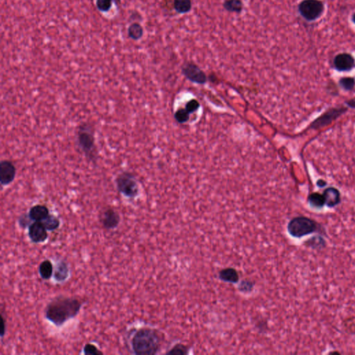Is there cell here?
Returning <instances> with one entry per match:
<instances>
[{
	"label": "cell",
	"instance_id": "d6986e66",
	"mask_svg": "<svg viewBox=\"0 0 355 355\" xmlns=\"http://www.w3.org/2000/svg\"><path fill=\"white\" fill-rule=\"evenodd\" d=\"M219 278L224 282L237 283L240 280V275L235 269L226 268L219 272Z\"/></svg>",
	"mask_w": 355,
	"mask_h": 355
},
{
	"label": "cell",
	"instance_id": "5bb4252c",
	"mask_svg": "<svg viewBox=\"0 0 355 355\" xmlns=\"http://www.w3.org/2000/svg\"><path fill=\"white\" fill-rule=\"evenodd\" d=\"M324 194L326 205L328 208H332L339 204L341 201V193L335 188L329 187L324 190Z\"/></svg>",
	"mask_w": 355,
	"mask_h": 355
},
{
	"label": "cell",
	"instance_id": "4dcf8cb0",
	"mask_svg": "<svg viewBox=\"0 0 355 355\" xmlns=\"http://www.w3.org/2000/svg\"><path fill=\"white\" fill-rule=\"evenodd\" d=\"M1 339H3V338H4V336H5V334H6V320H5L4 316L1 315Z\"/></svg>",
	"mask_w": 355,
	"mask_h": 355
},
{
	"label": "cell",
	"instance_id": "603a6c76",
	"mask_svg": "<svg viewBox=\"0 0 355 355\" xmlns=\"http://www.w3.org/2000/svg\"><path fill=\"white\" fill-rule=\"evenodd\" d=\"M307 246L309 248L322 249L326 246V241L321 236H314L308 240Z\"/></svg>",
	"mask_w": 355,
	"mask_h": 355
},
{
	"label": "cell",
	"instance_id": "d4e9b609",
	"mask_svg": "<svg viewBox=\"0 0 355 355\" xmlns=\"http://www.w3.org/2000/svg\"><path fill=\"white\" fill-rule=\"evenodd\" d=\"M113 0H97L96 5L99 11L102 12H108L112 7Z\"/></svg>",
	"mask_w": 355,
	"mask_h": 355
},
{
	"label": "cell",
	"instance_id": "836d02e7",
	"mask_svg": "<svg viewBox=\"0 0 355 355\" xmlns=\"http://www.w3.org/2000/svg\"><path fill=\"white\" fill-rule=\"evenodd\" d=\"M351 21L353 22V24L355 25V12L352 15Z\"/></svg>",
	"mask_w": 355,
	"mask_h": 355
},
{
	"label": "cell",
	"instance_id": "6da1fadb",
	"mask_svg": "<svg viewBox=\"0 0 355 355\" xmlns=\"http://www.w3.org/2000/svg\"><path fill=\"white\" fill-rule=\"evenodd\" d=\"M83 302L77 298L59 296L50 301L45 309V319L56 327L78 315Z\"/></svg>",
	"mask_w": 355,
	"mask_h": 355
},
{
	"label": "cell",
	"instance_id": "ba28073f",
	"mask_svg": "<svg viewBox=\"0 0 355 355\" xmlns=\"http://www.w3.org/2000/svg\"><path fill=\"white\" fill-rule=\"evenodd\" d=\"M17 169L12 161L2 160L0 163V183L1 186H8L15 181Z\"/></svg>",
	"mask_w": 355,
	"mask_h": 355
},
{
	"label": "cell",
	"instance_id": "8fae6325",
	"mask_svg": "<svg viewBox=\"0 0 355 355\" xmlns=\"http://www.w3.org/2000/svg\"><path fill=\"white\" fill-rule=\"evenodd\" d=\"M333 65L337 71L351 72L355 68V58L351 54L343 52L334 57Z\"/></svg>",
	"mask_w": 355,
	"mask_h": 355
},
{
	"label": "cell",
	"instance_id": "44dd1931",
	"mask_svg": "<svg viewBox=\"0 0 355 355\" xmlns=\"http://www.w3.org/2000/svg\"><path fill=\"white\" fill-rule=\"evenodd\" d=\"M128 35L131 39L138 40L142 38L144 35V28L139 23H133L128 28Z\"/></svg>",
	"mask_w": 355,
	"mask_h": 355
},
{
	"label": "cell",
	"instance_id": "ffe728a7",
	"mask_svg": "<svg viewBox=\"0 0 355 355\" xmlns=\"http://www.w3.org/2000/svg\"><path fill=\"white\" fill-rule=\"evenodd\" d=\"M308 202L310 206L316 209H321L326 205V199L324 194L318 192L311 193L308 197Z\"/></svg>",
	"mask_w": 355,
	"mask_h": 355
},
{
	"label": "cell",
	"instance_id": "e575fe53",
	"mask_svg": "<svg viewBox=\"0 0 355 355\" xmlns=\"http://www.w3.org/2000/svg\"><path fill=\"white\" fill-rule=\"evenodd\" d=\"M114 1H119V0H114Z\"/></svg>",
	"mask_w": 355,
	"mask_h": 355
},
{
	"label": "cell",
	"instance_id": "4fadbf2b",
	"mask_svg": "<svg viewBox=\"0 0 355 355\" xmlns=\"http://www.w3.org/2000/svg\"><path fill=\"white\" fill-rule=\"evenodd\" d=\"M70 274V267L67 262L64 260H60L55 265L53 277L55 282L62 283L68 279Z\"/></svg>",
	"mask_w": 355,
	"mask_h": 355
},
{
	"label": "cell",
	"instance_id": "2e32d148",
	"mask_svg": "<svg viewBox=\"0 0 355 355\" xmlns=\"http://www.w3.org/2000/svg\"><path fill=\"white\" fill-rule=\"evenodd\" d=\"M222 6L228 12L236 14H241L245 9L243 0H224Z\"/></svg>",
	"mask_w": 355,
	"mask_h": 355
},
{
	"label": "cell",
	"instance_id": "4316f807",
	"mask_svg": "<svg viewBox=\"0 0 355 355\" xmlns=\"http://www.w3.org/2000/svg\"><path fill=\"white\" fill-rule=\"evenodd\" d=\"M84 355H102L104 353L102 351H99L98 348L95 345L92 343H87L83 348Z\"/></svg>",
	"mask_w": 355,
	"mask_h": 355
},
{
	"label": "cell",
	"instance_id": "7402d4cb",
	"mask_svg": "<svg viewBox=\"0 0 355 355\" xmlns=\"http://www.w3.org/2000/svg\"><path fill=\"white\" fill-rule=\"evenodd\" d=\"M43 222V225H45V228L48 231H54L59 228L60 225V221L58 217L55 215L50 214L48 217H47Z\"/></svg>",
	"mask_w": 355,
	"mask_h": 355
},
{
	"label": "cell",
	"instance_id": "e0dca14e",
	"mask_svg": "<svg viewBox=\"0 0 355 355\" xmlns=\"http://www.w3.org/2000/svg\"><path fill=\"white\" fill-rule=\"evenodd\" d=\"M173 8L178 14H188L192 9V1L191 0H173Z\"/></svg>",
	"mask_w": 355,
	"mask_h": 355
},
{
	"label": "cell",
	"instance_id": "f1b7e54d",
	"mask_svg": "<svg viewBox=\"0 0 355 355\" xmlns=\"http://www.w3.org/2000/svg\"><path fill=\"white\" fill-rule=\"evenodd\" d=\"M18 224L22 228H26L29 226L32 223V220L28 216V213L23 214L18 218Z\"/></svg>",
	"mask_w": 355,
	"mask_h": 355
},
{
	"label": "cell",
	"instance_id": "83f0119b",
	"mask_svg": "<svg viewBox=\"0 0 355 355\" xmlns=\"http://www.w3.org/2000/svg\"><path fill=\"white\" fill-rule=\"evenodd\" d=\"M188 348L184 345L178 344L174 348H171V351L166 353L167 355H183L188 354Z\"/></svg>",
	"mask_w": 355,
	"mask_h": 355
},
{
	"label": "cell",
	"instance_id": "9c48e42d",
	"mask_svg": "<svg viewBox=\"0 0 355 355\" xmlns=\"http://www.w3.org/2000/svg\"><path fill=\"white\" fill-rule=\"evenodd\" d=\"M346 111H347V109H345V108L331 109L325 112L322 115L320 116L319 118L316 119V120H314L311 124V128L318 129L329 125L330 123L335 120Z\"/></svg>",
	"mask_w": 355,
	"mask_h": 355
},
{
	"label": "cell",
	"instance_id": "8992f818",
	"mask_svg": "<svg viewBox=\"0 0 355 355\" xmlns=\"http://www.w3.org/2000/svg\"><path fill=\"white\" fill-rule=\"evenodd\" d=\"M326 11L322 0H302L298 5V11L305 21L313 23L320 19Z\"/></svg>",
	"mask_w": 355,
	"mask_h": 355
},
{
	"label": "cell",
	"instance_id": "52a82bcc",
	"mask_svg": "<svg viewBox=\"0 0 355 355\" xmlns=\"http://www.w3.org/2000/svg\"><path fill=\"white\" fill-rule=\"evenodd\" d=\"M182 73L191 82L204 83L207 82V76L204 72L193 62H186L182 66Z\"/></svg>",
	"mask_w": 355,
	"mask_h": 355
},
{
	"label": "cell",
	"instance_id": "484cf974",
	"mask_svg": "<svg viewBox=\"0 0 355 355\" xmlns=\"http://www.w3.org/2000/svg\"><path fill=\"white\" fill-rule=\"evenodd\" d=\"M190 112L187 110L186 107L184 109H180L175 114V117L176 120L181 123L186 122L190 119Z\"/></svg>",
	"mask_w": 355,
	"mask_h": 355
},
{
	"label": "cell",
	"instance_id": "277c9868",
	"mask_svg": "<svg viewBox=\"0 0 355 355\" xmlns=\"http://www.w3.org/2000/svg\"><path fill=\"white\" fill-rule=\"evenodd\" d=\"M321 229V225L317 221L304 216L294 217L287 225L289 235L298 239L316 233Z\"/></svg>",
	"mask_w": 355,
	"mask_h": 355
},
{
	"label": "cell",
	"instance_id": "7a4b0ae2",
	"mask_svg": "<svg viewBox=\"0 0 355 355\" xmlns=\"http://www.w3.org/2000/svg\"><path fill=\"white\" fill-rule=\"evenodd\" d=\"M131 343L134 354L154 355L161 349V338L156 329L143 328L136 331Z\"/></svg>",
	"mask_w": 355,
	"mask_h": 355
},
{
	"label": "cell",
	"instance_id": "d6a6232c",
	"mask_svg": "<svg viewBox=\"0 0 355 355\" xmlns=\"http://www.w3.org/2000/svg\"><path fill=\"white\" fill-rule=\"evenodd\" d=\"M347 104L350 107L355 109V100H351L347 102Z\"/></svg>",
	"mask_w": 355,
	"mask_h": 355
},
{
	"label": "cell",
	"instance_id": "1f68e13d",
	"mask_svg": "<svg viewBox=\"0 0 355 355\" xmlns=\"http://www.w3.org/2000/svg\"><path fill=\"white\" fill-rule=\"evenodd\" d=\"M316 185L319 188H324V187L327 186V182L325 181L324 180L320 179L316 183Z\"/></svg>",
	"mask_w": 355,
	"mask_h": 355
},
{
	"label": "cell",
	"instance_id": "f546056e",
	"mask_svg": "<svg viewBox=\"0 0 355 355\" xmlns=\"http://www.w3.org/2000/svg\"><path fill=\"white\" fill-rule=\"evenodd\" d=\"M240 289H241L242 292H250L253 289V284H252L251 282H248V281H244L242 282L241 287H240Z\"/></svg>",
	"mask_w": 355,
	"mask_h": 355
},
{
	"label": "cell",
	"instance_id": "9a60e30c",
	"mask_svg": "<svg viewBox=\"0 0 355 355\" xmlns=\"http://www.w3.org/2000/svg\"><path fill=\"white\" fill-rule=\"evenodd\" d=\"M28 216L33 221H42L50 215V210L46 205L37 204L30 208Z\"/></svg>",
	"mask_w": 355,
	"mask_h": 355
},
{
	"label": "cell",
	"instance_id": "7c38bea8",
	"mask_svg": "<svg viewBox=\"0 0 355 355\" xmlns=\"http://www.w3.org/2000/svg\"><path fill=\"white\" fill-rule=\"evenodd\" d=\"M121 217L118 212L113 208H107L103 213L102 223L104 228L113 230L117 228L120 223Z\"/></svg>",
	"mask_w": 355,
	"mask_h": 355
},
{
	"label": "cell",
	"instance_id": "ac0fdd59",
	"mask_svg": "<svg viewBox=\"0 0 355 355\" xmlns=\"http://www.w3.org/2000/svg\"><path fill=\"white\" fill-rule=\"evenodd\" d=\"M54 271H55V269H54L53 264L52 263L51 261L49 260L43 261L38 267V272H39L40 277L45 280H48L52 278L54 275Z\"/></svg>",
	"mask_w": 355,
	"mask_h": 355
},
{
	"label": "cell",
	"instance_id": "30bf717a",
	"mask_svg": "<svg viewBox=\"0 0 355 355\" xmlns=\"http://www.w3.org/2000/svg\"><path fill=\"white\" fill-rule=\"evenodd\" d=\"M28 236L32 243H43L48 240V230L42 221H33L28 227Z\"/></svg>",
	"mask_w": 355,
	"mask_h": 355
},
{
	"label": "cell",
	"instance_id": "5b68a950",
	"mask_svg": "<svg viewBox=\"0 0 355 355\" xmlns=\"http://www.w3.org/2000/svg\"><path fill=\"white\" fill-rule=\"evenodd\" d=\"M114 182L117 191L124 197L135 199L139 196L140 191L139 182L130 171H124L119 173Z\"/></svg>",
	"mask_w": 355,
	"mask_h": 355
},
{
	"label": "cell",
	"instance_id": "3957f363",
	"mask_svg": "<svg viewBox=\"0 0 355 355\" xmlns=\"http://www.w3.org/2000/svg\"><path fill=\"white\" fill-rule=\"evenodd\" d=\"M77 142L79 149L90 162L96 163L99 158L96 145L95 131L88 123L79 125L77 131Z\"/></svg>",
	"mask_w": 355,
	"mask_h": 355
},
{
	"label": "cell",
	"instance_id": "cb8c5ba5",
	"mask_svg": "<svg viewBox=\"0 0 355 355\" xmlns=\"http://www.w3.org/2000/svg\"><path fill=\"white\" fill-rule=\"evenodd\" d=\"M339 85L345 90H353L355 86V79L353 77H343L339 80Z\"/></svg>",
	"mask_w": 355,
	"mask_h": 355
}]
</instances>
